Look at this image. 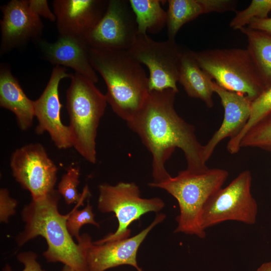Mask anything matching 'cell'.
<instances>
[{
    "instance_id": "6da1fadb",
    "label": "cell",
    "mask_w": 271,
    "mask_h": 271,
    "mask_svg": "<svg viewBox=\"0 0 271 271\" xmlns=\"http://www.w3.org/2000/svg\"><path fill=\"white\" fill-rule=\"evenodd\" d=\"M177 93L172 89L150 91L143 108L126 122L152 155V183L154 184L171 177L165 163L176 148L184 153L186 169L201 172L209 168L204 159V145L198 140L194 126L182 118L175 109Z\"/></svg>"
},
{
    "instance_id": "7a4b0ae2",
    "label": "cell",
    "mask_w": 271,
    "mask_h": 271,
    "mask_svg": "<svg viewBox=\"0 0 271 271\" xmlns=\"http://www.w3.org/2000/svg\"><path fill=\"white\" fill-rule=\"evenodd\" d=\"M60 196L54 189L42 199L32 200L24 207L22 218L25 227L16 236V242L22 246L41 236L48 245L43 252L48 262H60L75 271H88L86 252L91 237L84 233L77 243L74 241L66 226L68 215H62L58 210Z\"/></svg>"
},
{
    "instance_id": "3957f363",
    "label": "cell",
    "mask_w": 271,
    "mask_h": 271,
    "mask_svg": "<svg viewBox=\"0 0 271 271\" xmlns=\"http://www.w3.org/2000/svg\"><path fill=\"white\" fill-rule=\"evenodd\" d=\"M91 64L103 79L113 112L127 122L141 110L150 93L149 77L127 50L90 48Z\"/></svg>"
},
{
    "instance_id": "277c9868",
    "label": "cell",
    "mask_w": 271,
    "mask_h": 271,
    "mask_svg": "<svg viewBox=\"0 0 271 271\" xmlns=\"http://www.w3.org/2000/svg\"><path fill=\"white\" fill-rule=\"evenodd\" d=\"M228 175L227 171L219 168H208L201 172L186 169L175 177L171 176L157 184L151 182L149 185L165 190L177 200L180 213L175 232L203 238L206 236L201 226L204 207L209 198L222 188Z\"/></svg>"
},
{
    "instance_id": "5b68a950",
    "label": "cell",
    "mask_w": 271,
    "mask_h": 271,
    "mask_svg": "<svg viewBox=\"0 0 271 271\" xmlns=\"http://www.w3.org/2000/svg\"><path fill=\"white\" fill-rule=\"evenodd\" d=\"M70 78L66 108L72 147L85 160L95 164L97 128L107 102L91 80L75 72Z\"/></svg>"
},
{
    "instance_id": "8992f818",
    "label": "cell",
    "mask_w": 271,
    "mask_h": 271,
    "mask_svg": "<svg viewBox=\"0 0 271 271\" xmlns=\"http://www.w3.org/2000/svg\"><path fill=\"white\" fill-rule=\"evenodd\" d=\"M192 53L200 67L222 87L253 101L264 87L246 49H211Z\"/></svg>"
},
{
    "instance_id": "52a82bcc",
    "label": "cell",
    "mask_w": 271,
    "mask_h": 271,
    "mask_svg": "<svg viewBox=\"0 0 271 271\" xmlns=\"http://www.w3.org/2000/svg\"><path fill=\"white\" fill-rule=\"evenodd\" d=\"M98 190V210L102 213H114L118 227L114 233L93 242L96 244L129 237L131 230L129 226L133 221L147 213L158 212L165 206L160 198H142L139 187L132 182H119L115 185L101 184Z\"/></svg>"
},
{
    "instance_id": "ba28073f",
    "label": "cell",
    "mask_w": 271,
    "mask_h": 271,
    "mask_svg": "<svg viewBox=\"0 0 271 271\" xmlns=\"http://www.w3.org/2000/svg\"><path fill=\"white\" fill-rule=\"evenodd\" d=\"M252 177L248 170L241 172L225 188H221L207 200L201 215V226L208 227L226 221L254 224L257 204L251 193Z\"/></svg>"
},
{
    "instance_id": "9c48e42d",
    "label": "cell",
    "mask_w": 271,
    "mask_h": 271,
    "mask_svg": "<svg viewBox=\"0 0 271 271\" xmlns=\"http://www.w3.org/2000/svg\"><path fill=\"white\" fill-rule=\"evenodd\" d=\"M128 51L137 61L148 67L150 91L166 89L179 91L177 83L184 50L175 40L156 41L147 34L138 33Z\"/></svg>"
},
{
    "instance_id": "30bf717a",
    "label": "cell",
    "mask_w": 271,
    "mask_h": 271,
    "mask_svg": "<svg viewBox=\"0 0 271 271\" xmlns=\"http://www.w3.org/2000/svg\"><path fill=\"white\" fill-rule=\"evenodd\" d=\"M10 165L13 177L30 192L32 200L42 199L55 189L58 169L41 144H29L16 150Z\"/></svg>"
},
{
    "instance_id": "8fae6325",
    "label": "cell",
    "mask_w": 271,
    "mask_h": 271,
    "mask_svg": "<svg viewBox=\"0 0 271 271\" xmlns=\"http://www.w3.org/2000/svg\"><path fill=\"white\" fill-rule=\"evenodd\" d=\"M138 33L129 1L109 0L104 14L85 36L90 48L128 51Z\"/></svg>"
},
{
    "instance_id": "7c38bea8",
    "label": "cell",
    "mask_w": 271,
    "mask_h": 271,
    "mask_svg": "<svg viewBox=\"0 0 271 271\" xmlns=\"http://www.w3.org/2000/svg\"><path fill=\"white\" fill-rule=\"evenodd\" d=\"M71 76L65 67L55 66L41 96L34 101L35 117L38 121L35 131L38 134L47 132L59 149L72 147L69 128L61 119L59 86L61 80Z\"/></svg>"
},
{
    "instance_id": "4fadbf2b",
    "label": "cell",
    "mask_w": 271,
    "mask_h": 271,
    "mask_svg": "<svg viewBox=\"0 0 271 271\" xmlns=\"http://www.w3.org/2000/svg\"><path fill=\"white\" fill-rule=\"evenodd\" d=\"M166 218L158 214L145 229L132 237L96 244L88 240L86 247V261L88 271H105L122 265H129L138 271H143L137 263V255L140 246L149 232Z\"/></svg>"
},
{
    "instance_id": "5bb4252c",
    "label": "cell",
    "mask_w": 271,
    "mask_h": 271,
    "mask_svg": "<svg viewBox=\"0 0 271 271\" xmlns=\"http://www.w3.org/2000/svg\"><path fill=\"white\" fill-rule=\"evenodd\" d=\"M1 11V55L40 38L44 25L30 10L28 0H12L2 6Z\"/></svg>"
},
{
    "instance_id": "9a60e30c",
    "label": "cell",
    "mask_w": 271,
    "mask_h": 271,
    "mask_svg": "<svg viewBox=\"0 0 271 271\" xmlns=\"http://www.w3.org/2000/svg\"><path fill=\"white\" fill-rule=\"evenodd\" d=\"M107 3L104 0L54 1L59 36L84 38L103 17Z\"/></svg>"
},
{
    "instance_id": "2e32d148",
    "label": "cell",
    "mask_w": 271,
    "mask_h": 271,
    "mask_svg": "<svg viewBox=\"0 0 271 271\" xmlns=\"http://www.w3.org/2000/svg\"><path fill=\"white\" fill-rule=\"evenodd\" d=\"M214 93L219 97L224 108L222 122L208 142L204 145L203 156L206 162L215 149L224 139L237 136L246 124L251 113V100L246 96L227 90L214 81Z\"/></svg>"
},
{
    "instance_id": "e0dca14e",
    "label": "cell",
    "mask_w": 271,
    "mask_h": 271,
    "mask_svg": "<svg viewBox=\"0 0 271 271\" xmlns=\"http://www.w3.org/2000/svg\"><path fill=\"white\" fill-rule=\"evenodd\" d=\"M46 59L56 66L68 67L91 80L98 82V77L90 60V48L84 38L60 36L54 43L41 42Z\"/></svg>"
},
{
    "instance_id": "ac0fdd59",
    "label": "cell",
    "mask_w": 271,
    "mask_h": 271,
    "mask_svg": "<svg viewBox=\"0 0 271 271\" xmlns=\"http://www.w3.org/2000/svg\"><path fill=\"white\" fill-rule=\"evenodd\" d=\"M167 12L168 39L175 40L180 28L199 16L210 13L235 11L234 0H169Z\"/></svg>"
},
{
    "instance_id": "d6986e66",
    "label": "cell",
    "mask_w": 271,
    "mask_h": 271,
    "mask_svg": "<svg viewBox=\"0 0 271 271\" xmlns=\"http://www.w3.org/2000/svg\"><path fill=\"white\" fill-rule=\"evenodd\" d=\"M0 106L15 114L22 130L31 127L35 117L34 101L27 97L10 68L4 64L0 68Z\"/></svg>"
},
{
    "instance_id": "ffe728a7",
    "label": "cell",
    "mask_w": 271,
    "mask_h": 271,
    "mask_svg": "<svg viewBox=\"0 0 271 271\" xmlns=\"http://www.w3.org/2000/svg\"><path fill=\"white\" fill-rule=\"evenodd\" d=\"M178 82L188 96L201 100L208 108L213 107V80L200 67L191 50H184L183 52Z\"/></svg>"
},
{
    "instance_id": "44dd1931",
    "label": "cell",
    "mask_w": 271,
    "mask_h": 271,
    "mask_svg": "<svg viewBox=\"0 0 271 271\" xmlns=\"http://www.w3.org/2000/svg\"><path fill=\"white\" fill-rule=\"evenodd\" d=\"M246 37L264 90L271 86V33L247 26L239 30Z\"/></svg>"
},
{
    "instance_id": "7402d4cb",
    "label": "cell",
    "mask_w": 271,
    "mask_h": 271,
    "mask_svg": "<svg viewBox=\"0 0 271 271\" xmlns=\"http://www.w3.org/2000/svg\"><path fill=\"white\" fill-rule=\"evenodd\" d=\"M161 1L129 0L135 15L138 33H157L166 25L167 12L162 9Z\"/></svg>"
},
{
    "instance_id": "603a6c76",
    "label": "cell",
    "mask_w": 271,
    "mask_h": 271,
    "mask_svg": "<svg viewBox=\"0 0 271 271\" xmlns=\"http://www.w3.org/2000/svg\"><path fill=\"white\" fill-rule=\"evenodd\" d=\"M271 113V86L264 89L251 101L249 118L243 129L235 137L229 139L227 150L231 154H236L240 150V143L247 131L255 124Z\"/></svg>"
},
{
    "instance_id": "cb8c5ba5",
    "label": "cell",
    "mask_w": 271,
    "mask_h": 271,
    "mask_svg": "<svg viewBox=\"0 0 271 271\" xmlns=\"http://www.w3.org/2000/svg\"><path fill=\"white\" fill-rule=\"evenodd\" d=\"M80 169L78 167L71 166L62 176L58 185V191L67 205L83 203L84 200L91 196L86 185L82 193H79L77 187L80 183Z\"/></svg>"
},
{
    "instance_id": "d4e9b609",
    "label": "cell",
    "mask_w": 271,
    "mask_h": 271,
    "mask_svg": "<svg viewBox=\"0 0 271 271\" xmlns=\"http://www.w3.org/2000/svg\"><path fill=\"white\" fill-rule=\"evenodd\" d=\"M240 148H255L271 152V113L252 126L240 143Z\"/></svg>"
},
{
    "instance_id": "484cf974",
    "label": "cell",
    "mask_w": 271,
    "mask_h": 271,
    "mask_svg": "<svg viewBox=\"0 0 271 271\" xmlns=\"http://www.w3.org/2000/svg\"><path fill=\"white\" fill-rule=\"evenodd\" d=\"M271 11V0H252L245 9L235 11L229 27L235 30L247 26L253 19H265Z\"/></svg>"
},
{
    "instance_id": "4316f807",
    "label": "cell",
    "mask_w": 271,
    "mask_h": 271,
    "mask_svg": "<svg viewBox=\"0 0 271 271\" xmlns=\"http://www.w3.org/2000/svg\"><path fill=\"white\" fill-rule=\"evenodd\" d=\"M83 203L76 204L75 208L68 214L66 221V226L72 237H75L78 242L81 238L79 234L80 229L82 226L89 224L99 227V224L94 219V214L92 211V206L89 201L85 207L82 210L77 208Z\"/></svg>"
},
{
    "instance_id": "83f0119b",
    "label": "cell",
    "mask_w": 271,
    "mask_h": 271,
    "mask_svg": "<svg viewBox=\"0 0 271 271\" xmlns=\"http://www.w3.org/2000/svg\"><path fill=\"white\" fill-rule=\"evenodd\" d=\"M17 201L10 196L6 188L0 189V221L8 223L9 218L16 213Z\"/></svg>"
},
{
    "instance_id": "f1b7e54d",
    "label": "cell",
    "mask_w": 271,
    "mask_h": 271,
    "mask_svg": "<svg viewBox=\"0 0 271 271\" xmlns=\"http://www.w3.org/2000/svg\"><path fill=\"white\" fill-rule=\"evenodd\" d=\"M18 260L23 263L24 268L22 271H45L43 270L37 261V255L33 251H24L19 253L17 256ZM2 271H13L10 264L7 263Z\"/></svg>"
},
{
    "instance_id": "f546056e",
    "label": "cell",
    "mask_w": 271,
    "mask_h": 271,
    "mask_svg": "<svg viewBox=\"0 0 271 271\" xmlns=\"http://www.w3.org/2000/svg\"><path fill=\"white\" fill-rule=\"evenodd\" d=\"M30 10L36 15L42 16L51 22L56 21V17L50 9L46 0H28Z\"/></svg>"
},
{
    "instance_id": "4dcf8cb0",
    "label": "cell",
    "mask_w": 271,
    "mask_h": 271,
    "mask_svg": "<svg viewBox=\"0 0 271 271\" xmlns=\"http://www.w3.org/2000/svg\"><path fill=\"white\" fill-rule=\"evenodd\" d=\"M247 27L271 33V18L253 19L250 21Z\"/></svg>"
},
{
    "instance_id": "1f68e13d",
    "label": "cell",
    "mask_w": 271,
    "mask_h": 271,
    "mask_svg": "<svg viewBox=\"0 0 271 271\" xmlns=\"http://www.w3.org/2000/svg\"><path fill=\"white\" fill-rule=\"evenodd\" d=\"M256 271H271V261L262 263Z\"/></svg>"
},
{
    "instance_id": "d6a6232c",
    "label": "cell",
    "mask_w": 271,
    "mask_h": 271,
    "mask_svg": "<svg viewBox=\"0 0 271 271\" xmlns=\"http://www.w3.org/2000/svg\"><path fill=\"white\" fill-rule=\"evenodd\" d=\"M61 271H75L72 268L68 265H64Z\"/></svg>"
}]
</instances>
